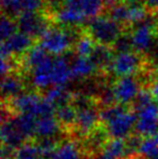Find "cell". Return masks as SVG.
<instances>
[{"label": "cell", "instance_id": "obj_22", "mask_svg": "<svg viewBox=\"0 0 158 159\" xmlns=\"http://www.w3.org/2000/svg\"><path fill=\"white\" fill-rule=\"evenodd\" d=\"M114 55L115 54L111 50L110 47L97 43L90 57L99 68H108L112 63Z\"/></svg>", "mask_w": 158, "mask_h": 159}, {"label": "cell", "instance_id": "obj_11", "mask_svg": "<svg viewBox=\"0 0 158 159\" xmlns=\"http://www.w3.org/2000/svg\"><path fill=\"white\" fill-rule=\"evenodd\" d=\"M111 17L121 25L138 24L146 19V11L143 7L138 4H114L111 9Z\"/></svg>", "mask_w": 158, "mask_h": 159}, {"label": "cell", "instance_id": "obj_23", "mask_svg": "<svg viewBox=\"0 0 158 159\" xmlns=\"http://www.w3.org/2000/svg\"><path fill=\"white\" fill-rule=\"evenodd\" d=\"M139 154L146 159H154L158 156V133L145 136L142 140Z\"/></svg>", "mask_w": 158, "mask_h": 159}, {"label": "cell", "instance_id": "obj_34", "mask_svg": "<svg viewBox=\"0 0 158 159\" xmlns=\"http://www.w3.org/2000/svg\"><path fill=\"white\" fill-rule=\"evenodd\" d=\"M97 159H116V158H115L114 156H112L110 153H108V152H106L105 149H104V151L102 152L99 156H97Z\"/></svg>", "mask_w": 158, "mask_h": 159}, {"label": "cell", "instance_id": "obj_35", "mask_svg": "<svg viewBox=\"0 0 158 159\" xmlns=\"http://www.w3.org/2000/svg\"><path fill=\"white\" fill-rule=\"evenodd\" d=\"M154 159H158V156H157V157H156V158H154Z\"/></svg>", "mask_w": 158, "mask_h": 159}, {"label": "cell", "instance_id": "obj_16", "mask_svg": "<svg viewBox=\"0 0 158 159\" xmlns=\"http://www.w3.org/2000/svg\"><path fill=\"white\" fill-rule=\"evenodd\" d=\"M61 132V122L55 115L46 116L37 119L36 136L41 139H55Z\"/></svg>", "mask_w": 158, "mask_h": 159}, {"label": "cell", "instance_id": "obj_21", "mask_svg": "<svg viewBox=\"0 0 158 159\" xmlns=\"http://www.w3.org/2000/svg\"><path fill=\"white\" fill-rule=\"evenodd\" d=\"M50 159H81L78 145L73 141H67L55 147Z\"/></svg>", "mask_w": 158, "mask_h": 159}, {"label": "cell", "instance_id": "obj_29", "mask_svg": "<svg viewBox=\"0 0 158 159\" xmlns=\"http://www.w3.org/2000/svg\"><path fill=\"white\" fill-rule=\"evenodd\" d=\"M0 30H1V41L8 39L12 35H14L16 32H19V27H17L16 21L12 19V17L4 15L1 19V24H0Z\"/></svg>", "mask_w": 158, "mask_h": 159}, {"label": "cell", "instance_id": "obj_10", "mask_svg": "<svg viewBox=\"0 0 158 159\" xmlns=\"http://www.w3.org/2000/svg\"><path fill=\"white\" fill-rule=\"evenodd\" d=\"M112 88L116 103L121 105L133 103L141 91L139 80L133 76L120 77Z\"/></svg>", "mask_w": 158, "mask_h": 159}, {"label": "cell", "instance_id": "obj_15", "mask_svg": "<svg viewBox=\"0 0 158 159\" xmlns=\"http://www.w3.org/2000/svg\"><path fill=\"white\" fill-rule=\"evenodd\" d=\"M70 63L72 62L67 60L66 55L54 57V62H53V81H54V86L66 87V84L73 79Z\"/></svg>", "mask_w": 158, "mask_h": 159}, {"label": "cell", "instance_id": "obj_28", "mask_svg": "<svg viewBox=\"0 0 158 159\" xmlns=\"http://www.w3.org/2000/svg\"><path fill=\"white\" fill-rule=\"evenodd\" d=\"M13 159H41L38 145L25 143L23 146L16 149Z\"/></svg>", "mask_w": 158, "mask_h": 159}, {"label": "cell", "instance_id": "obj_20", "mask_svg": "<svg viewBox=\"0 0 158 159\" xmlns=\"http://www.w3.org/2000/svg\"><path fill=\"white\" fill-rule=\"evenodd\" d=\"M50 55L51 54H49L40 44L33 46L28 50V52L24 55V65L27 69L32 70L33 68H35L43 61H46Z\"/></svg>", "mask_w": 158, "mask_h": 159}, {"label": "cell", "instance_id": "obj_32", "mask_svg": "<svg viewBox=\"0 0 158 159\" xmlns=\"http://www.w3.org/2000/svg\"><path fill=\"white\" fill-rule=\"evenodd\" d=\"M150 91H151V93H152L154 100L156 101V102H158V76L154 79V81H153Z\"/></svg>", "mask_w": 158, "mask_h": 159}, {"label": "cell", "instance_id": "obj_19", "mask_svg": "<svg viewBox=\"0 0 158 159\" xmlns=\"http://www.w3.org/2000/svg\"><path fill=\"white\" fill-rule=\"evenodd\" d=\"M1 92L4 98L12 100L23 93V82L17 76L12 74L3 76L1 82Z\"/></svg>", "mask_w": 158, "mask_h": 159}, {"label": "cell", "instance_id": "obj_12", "mask_svg": "<svg viewBox=\"0 0 158 159\" xmlns=\"http://www.w3.org/2000/svg\"><path fill=\"white\" fill-rule=\"evenodd\" d=\"M33 38L22 32H16L8 39L1 41V59H11L20 54H26L33 47Z\"/></svg>", "mask_w": 158, "mask_h": 159}, {"label": "cell", "instance_id": "obj_7", "mask_svg": "<svg viewBox=\"0 0 158 159\" xmlns=\"http://www.w3.org/2000/svg\"><path fill=\"white\" fill-rule=\"evenodd\" d=\"M75 108L77 111L76 126L82 134H88L93 131L100 119V113L97 111L92 103L89 102L88 98L79 96L75 101Z\"/></svg>", "mask_w": 158, "mask_h": 159}, {"label": "cell", "instance_id": "obj_2", "mask_svg": "<svg viewBox=\"0 0 158 159\" xmlns=\"http://www.w3.org/2000/svg\"><path fill=\"white\" fill-rule=\"evenodd\" d=\"M122 35L121 24L111 16H97L90 20L88 25V36L93 41L102 46H114L115 42Z\"/></svg>", "mask_w": 158, "mask_h": 159}, {"label": "cell", "instance_id": "obj_14", "mask_svg": "<svg viewBox=\"0 0 158 159\" xmlns=\"http://www.w3.org/2000/svg\"><path fill=\"white\" fill-rule=\"evenodd\" d=\"M1 139L2 146L9 147V148H12L14 151L23 146L27 141L25 136L22 134V132L15 126V124L12 120V117H9V116L7 119L2 120Z\"/></svg>", "mask_w": 158, "mask_h": 159}, {"label": "cell", "instance_id": "obj_17", "mask_svg": "<svg viewBox=\"0 0 158 159\" xmlns=\"http://www.w3.org/2000/svg\"><path fill=\"white\" fill-rule=\"evenodd\" d=\"M72 67V76L73 79H84L97 71L99 67L95 65L94 62L91 60V57H78L77 55L70 63Z\"/></svg>", "mask_w": 158, "mask_h": 159}, {"label": "cell", "instance_id": "obj_13", "mask_svg": "<svg viewBox=\"0 0 158 159\" xmlns=\"http://www.w3.org/2000/svg\"><path fill=\"white\" fill-rule=\"evenodd\" d=\"M53 62L54 57L50 55L46 61L30 70V81L37 89H50L54 87L53 81Z\"/></svg>", "mask_w": 158, "mask_h": 159}, {"label": "cell", "instance_id": "obj_4", "mask_svg": "<svg viewBox=\"0 0 158 159\" xmlns=\"http://www.w3.org/2000/svg\"><path fill=\"white\" fill-rule=\"evenodd\" d=\"M40 46L53 57L64 55L74 43V35L60 27H49L39 38Z\"/></svg>", "mask_w": 158, "mask_h": 159}, {"label": "cell", "instance_id": "obj_26", "mask_svg": "<svg viewBox=\"0 0 158 159\" xmlns=\"http://www.w3.org/2000/svg\"><path fill=\"white\" fill-rule=\"evenodd\" d=\"M105 151L116 159H121L129 155L127 142L122 139H112V141H110L105 146Z\"/></svg>", "mask_w": 158, "mask_h": 159}, {"label": "cell", "instance_id": "obj_5", "mask_svg": "<svg viewBox=\"0 0 158 159\" xmlns=\"http://www.w3.org/2000/svg\"><path fill=\"white\" fill-rule=\"evenodd\" d=\"M156 25L154 21L146 17L135 25L134 30L130 34L132 50L137 53H148L157 39Z\"/></svg>", "mask_w": 158, "mask_h": 159}, {"label": "cell", "instance_id": "obj_3", "mask_svg": "<svg viewBox=\"0 0 158 159\" xmlns=\"http://www.w3.org/2000/svg\"><path fill=\"white\" fill-rule=\"evenodd\" d=\"M10 106L16 114H28L35 118L55 115V108L42 96L35 93H21L10 100Z\"/></svg>", "mask_w": 158, "mask_h": 159}, {"label": "cell", "instance_id": "obj_30", "mask_svg": "<svg viewBox=\"0 0 158 159\" xmlns=\"http://www.w3.org/2000/svg\"><path fill=\"white\" fill-rule=\"evenodd\" d=\"M114 50L116 53L118 52H127L132 50V43H131L130 36L121 35L116 42L114 43Z\"/></svg>", "mask_w": 158, "mask_h": 159}, {"label": "cell", "instance_id": "obj_1", "mask_svg": "<svg viewBox=\"0 0 158 159\" xmlns=\"http://www.w3.org/2000/svg\"><path fill=\"white\" fill-rule=\"evenodd\" d=\"M100 119L105 124L106 132L112 139L126 140L137 124V114L121 104L107 106L100 113Z\"/></svg>", "mask_w": 158, "mask_h": 159}, {"label": "cell", "instance_id": "obj_25", "mask_svg": "<svg viewBox=\"0 0 158 159\" xmlns=\"http://www.w3.org/2000/svg\"><path fill=\"white\" fill-rule=\"evenodd\" d=\"M55 116L61 124L65 125V126H70V125L72 126V125L76 124L77 111L74 105H64V106L55 109Z\"/></svg>", "mask_w": 158, "mask_h": 159}, {"label": "cell", "instance_id": "obj_31", "mask_svg": "<svg viewBox=\"0 0 158 159\" xmlns=\"http://www.w3.org/2000/svg\"><path fill=\"white\" fill-rule=\"evenodd\" d=\"M148 54H150L152 61H154L155 63H158V37H157V39H156V42H155V44L153 46V48L151 49L150 52H148Z\"/></svg>", "mask_w": 158, "mask_h": 159}, {"label": "cell", "instance_id": "obj_27", "mask_svg": "<svg viewBox=\"0 0 158 159\" xmlns=\"http://www.w3.org/2000/svg\"><path fill=\"white\" fill-rule=\"evenodd\" d=\"M95 46H97V43L93 41V39L90 36H84V37L79 38L76 41V43H75L76 54L78 57H90Z\"/></svg>", "mask_w": 158, "mask_h": 159}, {"label": "cell", "instance_id": "obj_24", "mask_svg": "<svg viewBox=\"0 0 158 159\" xmlns=\"http://www.w3.org/2000/svg\"><path fill=\"white\" fill-rule=\"evenodd\" d=\"M104 8V0H81V11L87 20L100 16Z\"/></svg>", "mask_w": 158, "mask_h": 159}, {"label": "cell", "instance_id": "obj_33", "mask_svg": "<svg viewBox=\"0 0 158 159\" xmlns=\"http://www.w3.org/2000/svg\"><path fill=\"white\" fill-rule=\"evenodd\" d=\"M145 4L152 10H158V0H145Z\"/></svg>", "mask_w": 158, "mask_h": 159}, {"label": "cell", "instance_id": "obj_18", "mask_svg": "<svg viewBox=\"0 0 158 159\" xmlns=\"http://www.w3.org/2000/svg\"><path fill=\"white\" fill-rule=\"evenodd\" d=\"M73 95L70 94V91L66 89V87L54 86L52 88L48 89L44 95V98L54 107L55 109L62 107L64 105L70 104Z\"/></svg>", "mask_w": 158, "mask_h": 159}, {"label": "cell", "instance_id": "obj_6", "mask_svg": "<svg viewBox=\"0 0 158 159\" xmlns=\"http://www.w3.org/2000/svg\"><path fill=\"white\" fill-rule=\"evenodd\" d=\"M137 124L135 131L140 136H150L158 133V102L152 101L148 104L135 109Z\"/></svg>", "mask_w": 158, "mask_h": 159}, {"label": "cell", "instance_id": "obj_9", "mask_svg": "<svg viewBox=\"0 0 158 159\" xmlns=\"http://www.w3.org/2000/svg\"><path fill=\"white\" fill-rule=\"evenodd\" d=\"M19 30L27 36L35 38H40L49 28L48 21L39 12H29L20 15L16 19Z\"/></svg>", "mask_w": 158, "mask_h": 159}, {"label": "cell", "instance_id": "obj_8", "mask_svg": "<svg viewBox=\"0 0 158 159\" xmlns=\"http://www.w3.org/2000/svg\"><path fill=\"white\" fill-rule=\"evenodd\" d=\"M141 57L135 51L118 52L114 55L108 69L112 71V74L120 78L126 76H133V74H135L141 68Z\"/></svg>", "mask_w": 158, "mask_h": 159}]
</instances>
